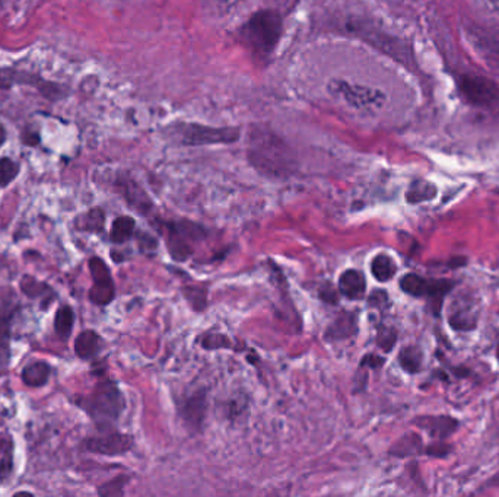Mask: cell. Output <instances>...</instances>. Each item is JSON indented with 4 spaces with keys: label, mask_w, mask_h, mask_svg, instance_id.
Masks as SVG:
<instances>
[{
    "label": "cell",
    "mask_w": 499,
    "mask_h": 497,
    "mask_svg": "<svg viewBox=\"0 0 499 497\" xmlns=\"http://www.w3.org/2000/svg\"><path fill=\"white\" fill-rule=\"evenodd\" d=\"M384 365V359L380 357V356H375V354H368L364 357V361L360 362V366H368V368H372V369H378V368H381Z\"/></svg>",
    "instance_id": "30"
},
{
    "label": "cell",
    "mask_w": 499,
    "mask_h": 497,
    "mask_svg": "<svg viewBox=\"0 0 499 497\" xmlns=\"http://www.w3.org/2000/svg\"><path fill=\"white\" fill-rule=\"evenodd\" d=\"M183 295L190 302L196 311L204 310L206 306V289L200 286H187L183 289Z\"/></svg>",
    "instance_id": "24"
},
{
    "label": "cell",
    "mask_w": 499,
    "mask_h": 497,
    "mask_svg": "<svg viewBox=\"0 0 499 497\" xmlns=\"http://www.w3.org/2000/svg\"><path fill=\"white\" fill-rule=\"evenodd\" d=\"M395 341H398V333H395L393 329L381 327L380 330H378L377 343H378V346H380L383 350L390 352L394 347Z\"/></svg>",
    "instance_id": "27"
},
{
    "label": "cell",
    "mask_w": 499,
    "mask_h": 497,
    "mask_svg": "<svg viewBox=\"0 0 499 497\" xmlns=\"http://www.w3.org/2000/svg\"><path fill=\"white\" fill-rule=\"evenodd\" d=\"M421 449H422L421 438L413 435V433H409L394 445L390 454H393L395 456H409V455L421 452Z\"/></svg>",
    "instance_id": "22"
},
{
    "label": "cell",
    "mask_w": 499,
    "mask_h": 497,
    "mask_svg": "<svg viewBox=\"0 0 499 497\" xmlns=\"http://www.w3.org/2000/svg\"><path fill=\"white\" fill-rule=\"evenodd\" d=\"M0 2H2V0H0Z\"/></svg>",
    "instance_id": "37"
},
{
    "label": "cell",
    "mask_w": 499,
    "mask_h": 497,
    "mask_svg": "<svg viewBox=\"0 0 499 497\" xmlns=\"http://www.w3.org/2000/svg\"><path fill=\"white\" fill-rule=\"evenodd\" d=\"M90 270L94 279V286L90 290V299L95 305H108L115 295V287L110 268L98 257L90 260Z\"/></svg>",
    "instance_id": "7"
},
{
    "label": "cell",
    "mask_w": 499,
    "mask_h": 497,
    "mask_svg": "<svg viewBox=\"0 0 499 497\" xmlns=\"http://www.w3.org/2000/svg\"><path fill=\"white\" fill-rule=\"evenodd\" d=\"M367 289L365 276L358 270H346L340 276L339 290L343 296L349 299L363 298Z\"/></svg>",
    "instance_id": "13"
},
{
    "label": "cell",
    "mask_w": 499,
    "mask_h": 497,
    "mask_svg": "<svg viewBox=\"0 0 499 497\" xmlns=\"http://www.w3.org/2000/svg\"><path fill=\"white\" fill-rule=\"evenodd\" d=\"M73 322H75V314L71 306H62L60 310L57 311L56 317H55V329L56 333L62 337L66 338L71 336L72 329H73Z\"/></svg>",
    "instance_id": "23"
},
{
    "label": "cell",
    "mask_w": 499,
    "mask_h": 497,
    "mask_svg": "<svg viewBox=\"0 0 499 497\" xmlns=\"http://www.w3.org/2000/svg\"><path fill=\"white\" fill-rule=\"evenodd\" d=\"M415 423L437 440L450 438L458 427V422L450 416H422Z\"/></svg>",
    "instance_id": "12"
},
{
    "label": "cell",
    "mask_w": 499,
    "mask_h": 497,
    "mask_svg": "<svg viewBox=\"0 0 499 497\" xmlns=\"http://www.w3.org/2000/svg\"><path fill=\"white\" fill-rule=\"evenodd\" d=\"M437 196V188L426 181H415L406 194V200L412 204L428 201Z\"/></svg>",
    "instance_id": "20"
},
{
    "label": "cell",
    "mask_w": 499,
    "mask_h": 497,
    "mask_svg": "<svg viewBox=\"0 0 499 497\" xmlns=\"http://www.w3.org/2000/svg\"><path fill=\"white\" fill-rule=\"evenodd\" d=\"M454 283L445 279H425L418 274H405L400 280V287L405 294L415 298H428L437 303V308L442 303L444 296L453 289Z\"/></svg>",
    "instance_id": "5"
},
{
    "label": "cell",
    "mask_w": 499,
    "mask_h": 497,
    "mask_svg": "<svg viewBox=\"0 0 499 497\" xmlns=\"http://www.w3.org/2000/svg\"><path fill=\"white\" fill-rule=\"evenodd\" d=\"M104 213L99 209H94L91 210L88 215L83 216V231H92V232H99L102 228H104Z\"/></svg>",
    "instance_id": "26"
},
{
    "label": "cell",
    "mask_w": 499,
    "mask_h": 497,
    "mask_svg": "<svg viewBox=\"0 0 499 497\" xmlns=\"http://www.w3.org/2000/svg\"><path fill=\"white\" fill-rule=\"evenodd\" d=\"M450 449H451V447H449V445H445L442 440H440V442L434 443L433 447H429L426 454L433 455V456H440V458H441V456H445L447 454H449V452H450Z\"/></svg>",
    "instance_id": "29"
},
{
    "label": "cell",
    "mask_w": 499,
    "mask_h": 497,
    "mask_svg": "<svg viewBox=\"0 0 499 497\" xmlns=\"http://www.w3.org/2000/svg\"><path fill=\"white\" fill-rule=\"evenodd\" d=\"M282 18L274 10H259L241 27L239 37L259 59H267L282 36Z\"/></svg>",
    "instance_id": "1"
},
{
    "label": "cell",
    "mask_w": 499,
    "mask_h": 497,
    "mask_svg": "<svg viewBox=\"0 0 499 497\" xmlns=\"http://www.w3.org/2000/svg\"><path fill=\"white\" fill-rule=\"evenodd\" d=\"M333 91L343 98L346 104L355 108H365L372 106H380L384 99V95L378 91L358 87V85H351L345 80L333 82Z\"/></svg>",
    "instance_id": "8"
},
{
    "label": "cell",
    "mask_w": 499,
    "mask_h": 497,
    "mask_svg": "<svg viewBox=\"0 0 499 497\" xmlns=\"http://www.w3.org/2000/svg\"><path fill=\"white\" fill-rule=\"evenodd\" d=\"M356 331V318L352 312L340 314L335 322L325 331V338L329 341H337L353 336Z\"/></svg>",
    "instance_id": "15"
},
{
    "label": "cell",
    "mask_w": 499,
    "mask_h": 497,
    "mask_svg": "<svg viewBox=\"0 0 499 497\" xmlns=\"http://www.w3.org/2000/svg\"><path fill=\"white\" fill-rule=\"evenodd\" d=\"M16 310H18V305L13 299L0 302V368L6 366L9 362L10 324Z\"/></svg>",
    "instance_id": "11"
},
{
    "label": "cell",
    "mask_w": 499,
    "mask_h": 497,
    "mask_svg": "<svg viewBox=\"0 0 499 497\" xmlns=\"http://www.w3.org/2000/svg\"><path fill=\"white\" fill-rule=\"evenodd\" d=\"M50 365L45 362H34L22 370V381L28 387L38 388L47 384L50 378Z\"/></svg>",
    "instance_id": "17"
},
{
    "label": "cell",
    "mask_w": 499,
    "mask_h": 497,
    "mask_svg": "<svg viewBox=\"0 0 499 497\" xmlns=\"http://www.w3.org/2000/svg\"><path fill=\"white\" fill-rule=\"evenodd\" d=\"M325 290H327V294L324 292V290H321V298H323V301L336 303V302H337V296H336V294H335V290L330 289V287L325 289Z\"/></svg>",
    "instance_id": "33"
},
{
    "label": "cell",
    "mask_w": 499,
    "mask_h": 497,
    "mask_svg": "<svg viewBox=\"0 0 499 497\" xmlns=\"http://www.w3.org/2000/svg\"><path fill=\"white\" fill-rule=\"evenodd\" d=\"M371 271L372 276L378 282H388L395 276V271H398V266L386 254H378L371 263Z\"/></svg>",
    "instance_id": "18"
},
{
    "label": "cell",
    "mask_w": 499,
    "mask_h": 497,
    "mask_svg": "<svg viewBox=\"0 0 499 497\" xmlns=\"http://www.w3.org/2000/svg\"><path fill=\"white\" fill-rule=\"evenodd\" d=\"M203 235V228L190 222H177L168 225L167 247L176 261H184L193 254V244Z\"/></svg>",
    "instance_id": "6"
},
{
    "label": "cell",
    "mask_w": 499,
    "mask_h": 497,
    "mask_svg": "<svg viewBox=\"0 0 499 497\" xmlns=\"http://www.w3.org/2000/svg\"><path fill=\"white\" fill-rule=\"evenodd\" d=\"M399 362L402 368L409 372V373H418L422 368L423 362V354L419 347L416 346H409L405 347L400 354H399Z\"/></svg>",
    "instance_id": "19"
},
{
    "label": "cell",
    "mask_w": 499,
    "mask_h": 497,
    "mask_svg": "<svg viewBox=\"0 0 499 497\" xmlns=\"http://www.w3.org/2000/svg\"><path fill=\"white\" fill-rule=\"evenodd\" d=\"M488 2L491 3V6L496 10H499V0H488Z\"/></svg>",
    "instance_id": "36"
},
{
    "label": "cell",
    "mask_w": 499,
    "mask_h": 497,
    "mask_svg": "<svg viewBox=\"0 0 499 497\" xmlns=\"http://www.w3.org/2000/svg\"><path fill=\"white\" fill-rule=\"evenodd\" d=\"M250 159L254 166L272 175H285L292 165L285 143L274 134L265 130L254 133L251 139Z\"/></svg>",
    "instance_id": "2"
},
{
    "label": "cell",
    "mask_w": 499,
    "mask_h": 497,
    "mask_svg": "<svg viewBox=\"0 0 499 497\" xmlns=\"http://www.w3.org/2000/svg\"><path fill=\"white\" fill-rule=\"evenodd\" d=\"M125 397L113 381L99 382L91 394L80 397L78 405L98 424L114 423L125 410Z\"/></svg>",
    "instance_id": "3"
},
{
    "label": "cell",
    "mask_w": 499,
    "mask_h": 497,
    "mask_svg": "<svg viewBox=\"0 0 499 497\" xmlns=\"http://www.w3.org/2000/svg\"><path fill=\"white\" fill-rule=\"evenodd\" d=\"M5 141H6V130L2 124H0V146L5 143Z\"/></svg>",
    "instance_id": "35"
},
{
    "label": "cell",
    "mask_w": 499,
    "mask_h": 497,
    "mask_svg": "<svg viewBox=\"0 0 499 497\" xmlns=\"http://www.w3.org/2000/svg\"><path fill=\"white\" fill-rule=\"evenodd\" d=\"M181 145L202 146V145H219L234 143L239 137L238 129H215L199 124H180L174 130Z\"/></svg>",
    "instance_id": "4"
},
{
    "label": "cell",
    "mask_w": 499,
    "mask_h": 497,
    "mask_svg": "<svg viewBox=\"0 0 499 497\" xmlns=\"http://www.w3.org/2000/svg\"><path fill=\"white\" fill-rule=\"evenodd\" d=\"M134 219L130 216H120L114 220L113 228H111V241L115 244H123L130 236L133 235L134 231Z\"/></svg>",
    "instance_id": "21"
},
{
    "label": "cell",
    "mask_w": 499,
    "mask_h": 497,
    "mask_svg": "<svg viewBox=\"0 0 499 497\" xmlns=\"http://www.w3.org/2000/svg\"><path fill=\"white\" fill-rule=\"evenodd\" d=\"M20 173V166L9 158L0 159V187L9 185Z\"/></svg>",
    "instance_id": "25"
},
{
    "label": "cell",
    "mask_w": 499,
    "mask_h": 497,
    "mask_svg": "<svg viewBox=\"0 0 499 497\" xmlns=\"http://www.w3.org/2000/svg\"><path fill=\"white\" fill-rule=\"evenodd\" d=\"M204 411H206L204 392L199 391L183 404L181 416L188 426H192L193 429H199L204 420Z\"/></svg>",
    "instance_id": "14"
},
{
    "label": "cell",
    "mask_w": 499,
    "mask_h": 497,
    "mask_svg": "<svg viewBox=\"0 0 499 497\" xmlns=\"http://www.w3.org/2000/svg\"><path fill=\"white\" fill-rule=\"evenodd\" d=\"M388 302V296L383 290H375V292L371 294L370 296V305L372 306H381L383 303L386 305Z\"/></svg>",
    "instance_id": "31"
},
{
    "label": "cell",
    "mask_w": 499,
    "mask_h": 497,
    "mask_svg": "<svg viewBox=\"0 0 499 497\" xmlns=\"http://www.w3.org/2000/svg\"><path fill=\"white\" fill-rule=\"evenodd\" d=\"M127 482L126 477H117L114 480H111L110 483H106L104 486H101L98 493L101 496H118L123 494V489H125V483Z\"/></svg>",
    "instance_id": "28"
},
{
    "label": "cell",
    "mask_w": 499,
    "mask_h": 497,
    "mask_svg": "<svg viewBox=\"0 0 499 497\" xmlns=\"http://www.w3.org/2000/svg\"><path fill=\"white\" fill-rule=\"evenodd\" d=\"M12 470V458L5 456L0 459V480H3Z\"/></svg>",
    "instance_id": "32"
},
{
    "label": "cell",
    "mask_w": 499,
    "mask_h": 497,
    "mask_svg": "<svg viewBox=\"0 0 499 497\" xmlns=\"http://www.w3.org/2000/svg\"><path fill=\"white\" fill-rule=\"evenodd\" d=\"M101 349V337L92 331H82L75 340V353L80 359H91Z\"/></svg>",
    "instance_id": "16"
},
{
    "label": "cell",
    "mask_w": 499,
    "mask_h": 497,
    "mask_svg": "<svg viewBox=\"0 0 499 497\" xmlns=\"http://www.w3.org/2000/svg\"><path fill=\"white\" fill-rule=\"evenodd\" d=\"M213 2L215 3H218V5H220V6H232V5H235L237 2H239V0H213Z\"/></svg>",
    "instance_id": "34"
},
{
    "label": "cell",
    "mask_w": 499,
    "mask_h": 497,
    "mask_svg": "<svg viewBox=\"0 0 499 497\" xmlns=\"http://www.w3.org/2000/svg\"><path fill=\"white\" fill-rule=\"evenodd\" d=\"M460 87L472 102L479 106H488L499 101V87L495 82L482 76H464Z\"/></svg>",
    "instance_id": "9"
},
{
    "label": "cell",
    "mask_w": 499,
    "mask_h": 497,
    "mask_svg": "<svg viewBox=\"0 0 499 497\" xmlns=\"http://www.w3.org/2000/svg\"><path fill=\"white\" fill-rule=\"evenodd\" d=\"M133 445V438L125 433H108L99 438H91L85 442V448L90 452L101 455H123Z\"/></svg>",
    "instance_id": "10"
}]
</instances>
